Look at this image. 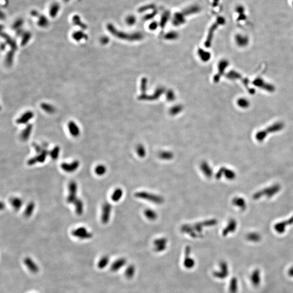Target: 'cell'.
<instances>
[{"instance_id":"obj_45","label":"cell","mask_w":293,"mask_h":293,"mask_svg":"<svg viewBox=\"0 0 293 293\" xmlns=\"http://www.w3.org/2000/svg\"><path fill=\"white\" fill-rule=\"evenodd\" d=\"M154 8H155V6H154L153 5H147V6H144V7L140 8L139 10V12L141 13V12L146 11L147 10H152V9L153 10Z\"/></svg>"},{"instance_id":"obj_16","label":"cell","mask_w":293,"mask_h":293,"mask_svg":"<svg viewBox=\"0 0 293 293\" xmlns=\"http://www.w3.org/2000/svg\"><path fill=\"white\" fill-rule=\"evenodd\" d=\"M68 128L70 133L73 137H78L80 134V129L76 123L73 122H69L68 124Z\"/></svg>"},{"instance_id":"obj_26","label":"cell","mask_w":293,"mask_h":293,"mask_svg":"<svg viewBox=\"0 0 293 293\" xmlns=\"http://www.w3.org/2000/svg\"><path fill=\"white\" fill-rule=\"evenodd\" d=\"M199 10H200V8L198 6H193L185 9L184 11H182V13L184 16H186V15H189L194 13H196L199 12Z\"/></svg>"},{"instance_id":"obj_46","label":"cell","mask_w":293,"mask_h":293,"mask_svg":"<svg viewBox=\"0 0 293 293\" xmlns=\"http://www.w3.org/2000/svg\"><path fill=\"white\" fill-rule=\"evenodd\" d=\"M31 38V35L29 33H26V34L24 36V38H23V40L22 41L21 44L24 45L25 44H26L27 43V42L29 41V40Z\"/></svg>"},{"instance_id":"obj_28","label":"cell","mask_w":293,"mask_h":293,"mask_svg":"<svg viewBox=\"0 0 293 293\" xmlns=\"http://www.w3.org/2000/svg\"><path fill=\"white\" fill-rule=\"evenodd\" d=\"M109 261H110V258H109V257L108 256H103L101 259L99 261V262L98 263V268L100 269H104L106 267V265L108 264V263H109Z\"/></svg>"},{"instance_id":"obj_19","label":"cell","mask_w":293,"mask_h":293,"mask_svg":"<svg viewBox=\"0 0 293 293\" xmlns=\"http://www.w3.org/2000/svg\"><path fill=\"white\" fill-rule=\"evenodd\" d=\"M251 280L253 286H259L261 282L260 272L259 270L256 269L253 272L251 276Z\"/></svg>"},{"instance_id":"obj_27","label":"cell","mask_w":293,"mask_h":293,"mask_svg":"<svg viewBox=\"0 0 293 293\" xmlns=\"http://www.w3.org/2000/svg\"><path fill=\"white\" fill-rule=\"evenodd\" d=\"M35 204L33 201H31L29 203V204L27 206L25 211V215L26 217H31L32 215L33 214L34 208H35Z\"/></svg>"},{"instance_id":"obj_43","label":"cell","mask_w":293,"mask_h":293,"mask_svg":"<svg viewBox=\"0 0 293 293\" xmlns=\"http://www.w3.org/2000/svg\"><path fill=\"white\" fill-rule=\"evenodd\" d=\"M248 239L250 241L258 242L260 239V236L257 234H249Z\"/></svg>"},{"instance_id":"obj_21","label":"cell","mask_w":293,"mask_h":293,"mask_svg":"<svg viewBox=\"0 0 293 293\" xmlns=\"http://www.w3.org/2000/svg\"><path fill=\"white\" fill-rule=\"evenodd\" d=\"M184 17L185 16L182 13H175L173 20V25H174L175 26H179L180 25L184 24L185 21Z\"/></svg>"},{"instance_id":"obj_35","label":"cell","mask_w":293,"mask_h":293,"mask_svg":"<svg viewBox=\"0 0 293 293\" xmlns=\"http://www.w3.org/2000/svg\"><path fill=\"white\" fill-rule=\"evenodd\" d=\"M136 153L137 155L140 158H144L146 155V150L144 146L142 144L137 146L136 147Z\"/></svg>"},{"instance_id":"obj_3","label":"cell","mask_w":293,"mask_h":293,"mask_svg":"<svg viewBox=\"0 0 293 293\" xmlns=\"http://www.w3.org/2000/svg\"><path fill=\"white\" fill-rule=\"evenodd\" d=\"M77 184L75 181H71L69 185V195L67 198V201L69 204H74L78 199L77 197Z\"/></svg>"},{"instance_id":"obj_8","label":"cell","mask_w":293,"mask_h":293,"mask_svg":"<svg viewBox=\"0 0 293 293\" xmlns=\"http://www.w3.org/2000/svg\"><path fill=\"white\" fill-rule=\"evenodd\" d=\"M80 163L78 160L72 162L71 163H67L64 162L61 165V168L62 169L67 173L74 172L79 167Z\"/></svg>"},{"instance_id":"obj_42","label":"cell","mask_w":293,"mask_h":293,"mask_svg":"<svg viewBox=\"0 0 293 293\" xmlns=\"http://www.w3.org/2000/svg\"><path fill=\"white\" fill-rule=\"evenodd\" d=\"M194 261L190 258H187L184 261V265L187 268H192L194 266Z\"/></svg>"},{"instance_id":"obj_53","label":"cell","mask_w":293,"mask_h":293,"mask_svg":"<svg viewBox=\"0 0 293 293\" xmlns=\"http://www.w3.org/2000/svg\"><path fill=\"white\" fill-rule=\"evenodd\" d=\"M63 1L64 2H65V3H68L69 2V1H70L71 0H63Z\"/></svg>"},{"instance_id":"obj_6","label":"cell","mask_w":293,"mask_h":293,"mask_svg":"<svg viewBox=\"0 0 293 293\" xmlns=\"http://www.w3.org/2000/svg\"><path fill=\"white\" fill-rule=\"evenodd\" d=\"M112 206L109 203H105L102 207V216L101 220L102 223L106 224L109 222L111 217Z\"/></svg>"},{"instance_id":"obj_12","label":"cell","mask_w":293,"mask_h":293,"mask_svg":"<svg viewBox=\"0 0 293 293\" xmlns=\"http://www.w3.org/2000/svg\"><path fill=\"white\" fill-rule=\"evenodd\" d=\"M200 169L206 177L210 178L212 177L213 174L212 169L211 167L209 165V164L207 162L203 161L201 162L200 165Z\"/></svg>"},{"instance_id":"obj_20","label":"cell","mask_w":293,"mask_h":293,"mask_svg":"<svg viewBox=\"0 0 293 293\" xmlns=\"http://www.w3.org/2000/svg\"><path fill=\"white\" fill-rule=\"evenodd\" d=\"M293 223V216L288 220H287L286 222H282L281 223H279V224H277L275 226V229L276 230L277 232L283 233L284 231L286 226H288L289 224H291V223Z\"/></svg>"},{"instance_id":"obj_47","label":"cell","mask_w":293,"mask_h":293,"mask_svg":"<svg viewBox=\"0 0 293 293\" xmlns=\"http://www.w3.org/2000/svg\"><path fill=\"white\" fill-rule=\"evenodd\" d=\"M158 13V12L157 10H154L153 13H151L150 14H149L146 15V17H144V19L146 20H149V19H152Z\"/></svg>"},{"instance_id":"obj_33","label":"cell","mask_w":293,"mask_h":293,"mask_svg":"<svg viewBox=\"0 0 293 293\" xmlns=\"http://www.w3.org/2000/svg\"><path fill=\"white\" fill-rule=\"evenodd\" d=\"M72 38L76 41H80L86 39V35L82 31H77L73 33Z\"/></svg>"},{"instance_id":"obj_7","label":"cell","mask_w":293,"mask_h":293,"mask_svg":"<svg viewBox=\"0 0 293 293\" xmlns=\"http://www.w3.org/2000/svg\"><path fill=\"white\" fill-rule=\"evenodd\" d=\"M48 155V150L45 148H44L43 151L40 153H39L36 156L30 158L27 162V163L29 165L32 166L37 162L39 163L44 162Z\"/></svg>"},{"instance_id":"obj_17","label":"cell","mask_w":293,"mask_h":293,"mask_svg":"<svg viewBox=\"0 0 293 293\" xmlns=\"http://www.w3.org/2000/svg\"><path fill=\"white\" fill-rule=\"evenodd\" d=\"M237 224L234 220H230L227 224V226L225 228L223 231V234L224 236H226L229 233L234 231L236 228Z\"/></svg>"},{"instance_id":"obj_31","label":"cell","mask_w":293,"mask_h":293,"mask_svg":"<svg viewBox=\"0 0 293 293\" xmlns=\"http://www.w3.org/2000/svg\"><path fill=\"white\" fill-rule=\"evenodd\" d=\"M38 18L37 24L40 27H45L48 26V20L46 17H44L43 15H40L37 16Z\"/></svg>"},{"instance_id":"obj_2","label":"cell","mask_w":293,"mask_h":293,"mask_svg":"<svg viewBox=\"0 0 293 293\" xmlns=\"http://www.w3.org/2000/svg\"><path fill=\"white\" fill-rule=\"evenodd\" d=\"M135 196L137 198L144 199L155 204H161L164 202L163 197L147 192H138L135 193Z\"/></svg>"},{"instance_id":"obj_25","label":"cell","mask_w":293,"mask_h":293,"mask_svg":"<svg viewBox=\"0 0 293 293\" xmlns=\"http://www.w3.org/2000/svg\"><path fill=\"white\" fill-rule=\"evenodd\" d=\"M144 214L146 219L151 221L155 220L158 218L157 213L155 211L151 209H146L144 211Z\"/></svg>"},{"instance_id":"obj_37","label":"cell","mask_w":293,"mask_h":293,"mask_svg":"<svg viewBox=\"0 0 293 293\" xmlns=\"http://www.w3.org/2000/svg\"><path fill=\"white\" fill-rule=\"evenodd\" d=\"M169 16H170V13L167 11L165 12L162 15V16L161 17V21H160V26L162 28L165 26L167 22L168 21Z\"/></svg>"},{"instance_id":"obj_4","label":"cell","mask_w":293,"mask_h":293,"mask_svg":"<svg viewBox=\"0 0 293 293\" xmlns=\"http://www.w3.org/2000/svg\"><path fill=\"white\" fill-rule=\"evenodd\" d=\"M72 234L73 236L81 239L91 238L93 236L92 233L88 231L84 227H79L73 230L72 232Z\"/></svg>"},{"instance_id":"obj_41","label":"cell","mask_w":293,"mask_h":293,"mask_svg":"<svg viewBox=\"0 0 293 293\" xmlns=\"http://www.w3.org/2000/svg\"><path fill=\"white\" fill-rule=\"evenodd\" d=\"M136 17L133 15H129L127 17V18L125 19L126 23L129 26H132L133 25H134L136 22Z\"/></svg>"},{"instance_id":"obj_23","label":"cell","mask_w":293,"mask_h":293,"mask_svg":"<svg viewBox=\"0 0 293 293\" xmlns=\"http://www.w3.org/2000/svg\"><path fill=\"white\" fill-rule=\"evenodd\" d=\"M123 192L122 189L120 188H116L111 196V200L114 202H118L121 200L123 196Z\"/></svg>"},{"instance_id":"obj_52","label":"cell","mask_w":293,"mask_h":293,"mask_svg":"<svg viewBox=\"0 0 293 293\" xmlns=\"http://www.w3.org/2000/svg\"><path fill=\"white\" fill-rule=\"evenodd\" d=\"M3 207H4V204H3V203H1V209L3 210Z\"/></svg>"},{"instance_id":"obj_34","label":"cell","mask_w":293,"mask_h":293,"mask_svg":"<svg viewBox=\"0 0 293 293\" xmlns=\"http://www.w3.org/2000/svg\"><path fill=\"white\" fill-rule=\"evenodd\" d=\"M106 170L107 169L105 166L103 165H99L96 166V167L95 168V172L97 175L102 176L106 173Z\"/></svg>"},{"instance_id":"obj_9","label":"cell","mask_w":293,"mask_h":293,"mask_svg":"<svg viewBox=\"0 0 293 293\" xmlns=\"http://www.w3.org/2000/svg\"><path fill=\"white\" fill-rule=\"evenodd\" d=\"M61 10V7L59 3L56 2H52L48 8V15L51 18H55L59 14Z\"/></svg>"},{"instance_id":"obj_24","label":"cell","mask_w":293,"mask_h":293,"mask_svg":"<svg viewBox=\"0 0 293 293\" xmlns=\"http://www.w3.org/2000/svg\"><path fill=\"white\" fill-rule=\"evenodd\" d=\"M73 204L75 206L76 213L78 215H82L84 212V204L83 201L80 199L78 198Z\"/></svg>"},{"instance_id":"obj_11","label":"cell","mask_w":293,"mask_h":293,"mask_svg":"<svg viewBox=\"0 0 293 293\" xmlns=\"http://www.w3.org/2000/svg\"><path fill=\"white\" fill-rule=\"evenodd\" d=\"M24 263L32 272L36 274L39 272V269L38 265L36 264V263L31 257H27L25 258L24 260Z\"/></svg>"},{"instance_id":"obj_36","label":"cell","mask_w":293,"mask_h":293,"mask_svg":"<svg viewBox=\"0 0 293 293\" xmlns=\"http://www.w3.org/2000/svg\"><path fill=\"white\" fill-rule=\"evenodd\" d=\"M60 148L59 146H55L51 151H50V155L53 160H57L60 153Z\"/></svg>"},{"instance_id":"obj_10","label":"cell","mask_w":293,"mask_h":293,"mask_svg":"<svg viewBox=\"0 0 293 293\" xmlns=\"http://www.w3.org/2000/svg\"><path fill=\"white\" fill-rule=\"evenodd\" d=\"M223 174H224L225 177L227 178V179H234L236 176L235 173L232 170L227 168H221L216 174L215 177L219 179L222 177Z\"/></svg>"},{"instance_id":"obj_40","label":"cell","mask_w":293,"mask_h":293,"mask_svg":"<svg viewBox=\"0 0 293 293\" xmlns=\"http://www.w3.org/2000/svg\"><path fill=\"white\" fill-rule=\"evenodd\" d=\"M134 273H135V269L132 265L129 266L128 268L125 270V276L128 278H131L134 274Z\"/></svg>"},{"instance_id":"obj_13","label":"cell","mask_w":293,"mask_h":293,"mask_svg":"<svg viewBox=\"0 0 293 293\" xmlns=\"http://www.w3.org/2000/svg\"><path fill=\"white\" fill-rule=\"evenodd\" d=\"M221 270L220 272H217L215 273V276L219 279H224L228 275V268L227 264L225 262H222L220 263Z\"/></svg>"},{"instance_id":"obj_15","label":"cell","mask_w":293,"mask_h":293,"mask_svg":"<svg viewBox=\"0 0 293 293\" xmlns=\"http://www.w3.org/2000/svg\"><path fill=\"white\" fill-rule=\"evenodd\" d=\"M167 241L166 238H161L158 239L154 242V245L155 246V250L157 251H162L166 247Z\"/></svg>"},{"instance_id":"obj_49","label":"cell","mask_w":293,"mask_h":293,"mask_svg":"<svg viewBox=\"0 0 293 293\" xmlns=\"http://www.w3.org/2000/svg\"><path fill=\"white\" fill-rule=\"evenodd\" d=\"M13 54L12 53L11 55H8L7 57V62L8 64H11L10 63L12 61V58H13Z\"/></svg>"},{"instance_id":"obj_14","label":"cell","mask_w":293,"mask_h":293,"mask_svg":"<svg viewBox=\"0 0 293 293\" xmlns=\"http://www.w3.org/2000/svg\"><path fill=\"white\" fill-rule=\"evenodd\" d=\"M33 117V112L31 111H28L23 114L20 118L17 119V123L19 124H24L29 122L31 120V119Z\"/></svg>"},{"instance_id":"obj_30","label":"cell","mask_w":293,"mask_h":293,"mask_svg":"<svg viewBox=\"0 0 293 293\" xmlns=\"http://www.w3.org/2000/svg\"><path fill=\"white\" fill-rule=\"evenodd\" d=\"M32 130V125L31 124L27 125L26 129L22 132L21 135L22 139L24 141H26L27 139H29V136L31 135Z\"/></svg>"},{"instance_id":"obj_18","label":"cell","mask_w":293,"mask_h":293,"mask_svg":"<svg viewBox=\"0 0 293 293\" xmlns=\"http://www.w3.org/2000/svg\"><path fill=\"white\" fill-rule=\"evenodd\" d=\"M125 263H126V260L124 258H120L118 260H117L111 265V270L113 272L118 271V270L120 269L121 268L123 267V266L125 264Z\"/></svg>"},{"instance_id":"obj_1","label":"cell","mask_w":293,"mask_h":293,"mask_svg":"<svg viewBox=\"0 0 293 293\" xmlns=\"http://www.w3.org/2000/svg\"><path fill=\"white\" fill-rule=\"evenodd\" d=\"M108 29L109 30L111 33H112L113 35L117 36V38H121L122 39H126V40H139L142 38V36L141 34L139 33H136V34H125L123 32H121L120 31H117L114 26H112L111 24H109L108 25Z\"/></svg>"},{"instance_id":"obj_50","label":"cell","mask_w":293,"mask_h":293,"mask_svg":"<svg viewBox=\"0 0 293 293\" xmlns=\"http://www.w3.org/2000/svg\"><path fill=\"white\" fill-rule=\"evenodd\" d=\"M101 41L103 44H105L106 43H108V38L107 37H104V38H103L101 40Z\"/></svg>"},{"instance_id":"obj_44","label":"cell","mask_w":293,"mask_h":293,"mask_svg":"<svg viewBox=\"0 0 293 293\" xmlns=\"http://www.w3.org/2000/svg\"><path fill=\"white\" fill-rule=\"evenodd\" d=\"M177 37V34L174 32H169L166 34L165 36V38L167 39L168 40H173L175 39Z\"/></svg>"},{"instance_id":"obj_51","label":"cell","mask_w":293,"mask_h":293,"mask_svg":"<svg viewBox=\"0 0 293 293\" xmlns=\"http://www.w3.org/2000/svg\"><path fill=\"white\" fill-rule=\"evenodd\" d=\"M288 274L290 276L293 277V267L289 270Z\"/></svg>"},{"instance_id":"obj_39","label":"cell","mask_w":293,"mask_h":293,"mask_svg":"<svg viewBox=\"0 0 293 293\" xmlns=\"http://www.w3.org/2000/svg\"><path fill=\"white\" fill-rule=\"evenodd\" d=\"M233 204L234 205L238 206V207H241L242 208H244V207H245V203L244 199L242 198H235L233 200Z\"/></svg>"},{"instance_id":"obj_29","label":"cell","mask_w":293,"mask_h":293,"mask_svg":"<svg viewBox=\"0 0 293 293\" xmlns=\"http://www.w3.org/2000/svg\"><path fill=\"white\" fill-rule=\"evenodd\" d=\"M158 156L160 159L163 160H170L172 159L174 155L171 151H163L159 153Z\"/></svg>"},{"instance_id":"obj_38","label":"cell","mask_w":293,"mask_h":293,"mask_svg":"<svg viewBox=\"0 0 293 293\" xmlns=\"http://www.w3.org/2000/svg\"><path fill=\"white\" fill-rule=\"evenodd\" d=\"M41 108L48 113H53L55 111V108L50 104L43 103L41 105Z\"/></svg>"},{"instance_id":"obj_32","label":"cell","mask_w":293,"mask_h":293,"mask_svg":"<svg viewBox=\"0 0 293 293\" xmlns=\"http://www.w3.org/2000/svg\"><path fill=\"white\" fill-rule=\"evenodd\" d=\"M237 290V280L236 278H232L230 283V293H236Z\"/></svg>"},{"instance_id":"obj_5","label":"cell","mask_w":293,"mask_h":293,"mask_svg":"<svg viewBox=\"0 0 293 293\" xmlns=\"http://www.w3.org/2000/svg\"><path fill=\"white\" fill-rule=\"evenodd\" d=\"M280 189V187L279 185H275V186H272V187L267 188V189H264L262 191L258 192L255 194H254L253 197L255 199H258L260 198V197L262 196H264V195L270 197V196H272L273 195H274L275 194H276V193L279 191Z\"/></svg>"},{"instance_id":"obj_22","label":"cell","mask_w":293,"mask_h":293,"mask_svg":"<svg viewBox=\"0 0 293 293\" xmlns=\"http://www.w3.org/2000/svg\"><path fill=\"white\" fill-rule=\"evenodd\" d=\"M10 203L15 210L18 211L21 208L23 205V201L21 199L14 197L10 199Z\"/></svg>"},{"instance_id":"obj_48","label":"cell","mask_w":293,"mask_h":293,"mask_svg":"<svg viewBox=\"0 0 293 293\" xmlns=\"http://www.w3.org/2000/svg\"><path fill=\"white\" fill-rule=\"evenodd\" d=\"M158 27V24L156 22H153L152 23L150 24V25H149V29L151 30H155L156 29V28Z\"/></svg>"}]
</instances>
